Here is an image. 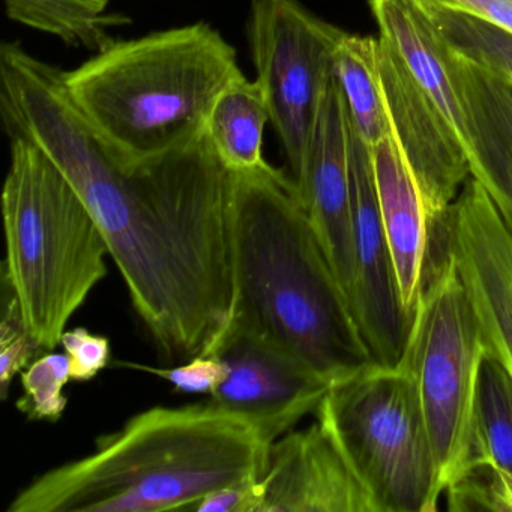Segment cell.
Here are the masks:
<instances>
[{"mask_svg":"<svg viewBox=\"0 0 512 512\" xmlns=\"http://www.w3.org/2000/svg\"><path fill=\"white\" fill-rule=\"evenodd\" d=\"M35 143L94 215L161 358L215 355L235 310L236 173L206 130L121 166L67 109L43 122Z\"/></svg>","mask_w":512,"mask_h":512,"instance_id":"cell-1","label":"cell"},{"mask_svg":"<svg viewBox=\"0 0 512 512\" xmlns=\"http://www.w3.org/2000/svg\"><path fill=\"white\" fill-rule=\"evenodd\" d=\"M235 173L236 299L226 334L248 335L329 385L379 365L292 176L271 164Z\"/></svg>","mask_w":512,"mask_h":512,"instance_id":"cell-2","label":"cell"},{"mask_svg":"<svg viewBox=\"0 0 512 512\" xmlns=\"http://www.w3.org/2000/svg\"><path fill=\"white\" fill-rule=\"evenodd\" d=\"M269 446L256 422L212 401L152 407L92 454L35 478L8 512L193 511L214 491L259 479Z\"/></svg>","mask_w":512,"mask_h":512,"instance_id":"cell-3","label":"cell"},{"mask_svg":"<svg viewBox=\"0 0 512 512\" xmlns=\"http://www.w3.org/2000/svg\"><path fill=\"white\" fill-rule=\"evenodd\" d=\"M242 74L235 47L200 22L115 40L64 80L104 148L131 166L200 136L221 92Z\"/></svg>","mask_w":512,"mask_h":512,"instance_id":"cell-4","label":"cell"},{"mask_svg":"<svg viewBox=\"0 0 512 512\" xmlns=\"http://www.w3.org/2000/svg\"><path fill=\"white\" fill-rule=\"evenodd\" d=\"M2 193L4 275L43 352L61 344L68 322L107 275L109 245L64 173L34 143L10 136Z\"/></svg>","mask_w":512,"mask_h":512,"instance_id":"cell-5","label":"cell"},{"mask_svg":"<svg viewBox=\"0 0 512 512\" xmlns=\"http://www.w3.org/2000/svg\"><path fill=\"white\" fill-rule=\"evenodd\" d=\"M377 512H433L442 496L436 457L412 377L374 365L334 383L316 410Z\"/></svg>","mask_w":512,"mask_h":512,"instance_id":"cell-6","label":"cell"},{"mask_svg":"<svg viewBox=\"0 0 512 512\" xmlns=\"http://www.w3.org/2000/svg\"><path fill=\"white\" fill-rule=\"evenodd\" d=\"M485 353L478 317L443 247L431 266L398 364L418 389L442 493L475 458L476 386Z\"/></svg>","mask_w":512,"mask_h":512,"instance_id":"cell-7","label":"cell"},{"mask_svg":"<svg viewBox=\"0 0 512 512\" xmlns=\"http://www.w3.org/2000/svg\"><path fill=\"white\" fill-rule=\"evenodd\" d=\"M344 31L299 0H251L248 46L271 124L295 181L301 175Z\"/></svg>","mask_w":512,"mask_h":512,"instance_id":"cell-8","label":"cell"},{"mask_svg":"<svg viewBox=\"0 0 512 512\" xmlns=\"http://www.w3.org/2000/svg\"><path fill=\"white\" fill-rule=\"evenodd\" d=\"M349 125L355 280L350 307L359 331L382 367H397L406 347L412 317L398 289L391 248L380 215L371 146Z\"/></svg>","mask_w":512,"mask_h":512,"instance_id":"cell-9","label":"cell"},{"mask_svg":"<svg viewBox=\"0 0 512 512\" xmlns=\"http://www.w3.org/2000/svg\"><path fill=\"white\" fill-rule=\"evenodd\" d=\"M392 136L415 178L434 235L470 178L466 142L391 44L377 50Z\"/></svg>","mask_w":512,"mask_h":512,"instance_id":"cell-10","label":"cell"},{"mask_svg":"<svg viewBox=\"0 0 512 512\" xmlns=\"http://www.w3.org/2000/svg\"><path fill=\"white\" fill-rule=\"evenodd\" d=\"M442 244L457 266L487 352L512 374V235L473 176L446 215Z\"/></svg>","mask_w":512,"mask_h":512,"instance_id":"cell-11","label":"cell"},{"mask_svg":"<svg viewBox=\"0 0 512 512\" xmlns=\"http://www.w3.org/2000/svg\"><path fill=\"white\" fill-rule=\"evenodd\" d=\"M250 512H377L322 422L292 430L268 448Z\"/></svg>","mask_w":512,"mask_h":512,"instance_id":"cell-12","label":"cell"},{"mask_svg":"<svg viewBox=\"0 0 512 512\" xmlns=\"http://www.w3.org/2000/svg\"><path fill=\"white\" fill-rule=\"evenodd\" d=\"M215 356L223 359L227 376L212 403L256 422L271 445L316 412L331 388L298 362L239 332H227Z\"/></svg>","mask_w":512,"mask_h":512,"instance_id":"cell-13","label":"cell"},{"mask_svg":"<svg viewBox=\"0 0 512 512\" xmlns=\"http://www.w3.org/2000/svg\"><path fill=\"white\" fill-rule=\"evenodd\" d=\"M293 182L350 302L355 280V248L349 125L346 103L335 79L320 107L301 175Z\"/></svg>","mask_w":512,"mask_h":512,"instance_id":"cell-14","label":"cell"},{"mask_svg":"<svg viewBox=\"0 0 512 512\" xmlns=\"http://www.w3.org/2000/svg\"><path fill=\"white\" fill-rule=\"evenodd\" d=\"M446 52L460 101L470 176L482 185L512 235V83Z\"/></svg>","mask_w":512,"mask_h":512,"instance_id":"cell-15","label":"cell"},{"mask_svg":"<svg viewBox=\"0 0 512 512\" xmlns=\"http://www.w3.org/2000/svg\"><path fill=\"white\" fill-rule=\"evenodd\" d=\"M377 199L401 301L415 313L434 262V232L415 178L394 136L371 146Z\"/></svg>","mask_w":512,"mask_h":512,"instance_id":"cell-16","label":"cell"},{"mask_svg":"<svg viewBox=\"0 0 512 512\" xmlns=\"http://www.w3.org/2000/svg\"><path fill=\"white\" fill-rule=\"evenodd\" d=\"M379 38L394 47L419 85L464 137L460 101L449 74L448 52L413 0H370Z\"/></svg>","mask_w":512,"mask_h":512,"instance_id":"cell-17","label":"cell"},{"mask_svg":"<svg viewBox=\"0 0 512 512\" xmlns=\"http://www.w3.org/2000/svg\"><path fill=\"white\" fill-rule=\"evenodd\" d=\"M271 122L259 83L242 74L215 101L206 133L221 161L233 172L268 166L263 158V134Z\"/></svg>","mask_w":512,"mask_h":512,"instance_id":"cell-18","label":"cell"},{"mask_svg":"<svg viewBox=\"0 0 512 512\" xmlns=\"http://www.w3.org/2000/svg\"><path fill=\"white\" fill-rule=\"evenodd\" d=\"M377 50L376 38L344 32L334 55V79L346 103L347 115L370 146L392 134L380 85Z\"/></svg>","mask_w":512,"mask_h":512,"instance_id":"cell-19","label":"cell"},{"mask_svg":"<svg viewBox=\"0 0 512 512\" xmlns=\"http://www.w3.org/2000/svg\"><path fill=\"white\" fill-rule=\"evenodd\" d=\"M4 5L13 22L92 52L115 41L110 29L130 23L119 14H107L110 0H4Z\"/></svg>","mask_w":512,"mask_h":512,"instance_id":"cell-20","label":"cell"},{"mask_svg":"<svg viewBox=\"0 0 512 512\" xmlns=\"http://www.w3.org/2000/svg\"><path fill=\"white\" fill-rule=\"evenodd\" d=\"M446 49L512 83V32L454 8L413 0Z\"/></svg>","mask_w":512,"mask_h":512,"instance_id":"cell-21","label":"cell"},{"mask_svg":"<svg viewBox=\"0 0 512 512\" xmlns=\"http://www.w3.org/2000/svg\"><path fill=\"white\" fill-rule=\"evenodd\" d=\"M475 458L512 473V374L488 352L476 386Z\"/></svg>","mask_w":512,"mask_h":512,"instance_id":"cell-22","label":"cell"},{"mask_svg":"<svg viewBox=\"0 0 512 512\" xmlns=\"http://www.w3.org/2000/svg\"><path fill=\"white\" fill-rule=\"evenodd\" d=\"M445 493L449 511L512 512V473L487 458H473Z\"/></svg>","mask_w":512,"mask_h":512,"instance_id":"cell-23","label":"cell"},{"mask_svg":"<svg viewBox=\"0 0 512 512\" xmlns=\"http://www.w3.org/2000/svg\"><path fill=\"white\" fill-rule=\"evenodd\" d=\"M23 397L17 401L20 412L32 421L56 422L67 409L64 388L71 380L67 353H46L20 373Z\"/></svg>","mask_w":512,"mask_h":512,"instance_id":"cell-24","label":"cell"},{"mask_svg":"<svg viewBox=\"0 0 512 512\" xmlns=\"http://www.w3.org/2000/svg\"><path fill=\"white\" fill-rule=\"evenodd\" d=\"M4 313L0 323V397L7 400L14 377L32 364L38 352H43L26 326L17 296L5 278Z\"/></svg>","mask_w":512,"mask_h":512,"instance_id":"cell-25","label":"cell"},{"mask_svg":"<svg viewBox=\"0 0 512 512\" xmlns=\"http://www.w3.org/2000/svg\"><path fill=\"white\" fill-rule=\"evenodd\" d=\"M116 365L161 377L172 383L175 391L184 394L212 395L227 376L226 364L220 356L215 355L196 356L175 368H157L137 362H116Z\"/></svg>","mask_w":512,"mask_h":512,"instance_id":"cell-26","label":"cell"},{"mask_svg":"<svg viewBox=\"0 0 512 512\" xmlns=\"http://www.w3.org/2000/svg\"><path fill=\"white\" fill-rule=\"evenodd\" d=\"M61 344L70 358L74 382H89L109 365L110 341L103 335L92 334L86 328H74L64 332Z\"/></svg>","mask_w":512,"mask_h":512,"instance_id":"cell-27","label":"cell"},{"mask_svg":"<svg viewBox=\"0 0 512 512\" xmlns=\"http://www.w3.org/2000/svg\"><path fill=\"white\" fill-rule=\"evenodd\" d=\"M454 8L512 32V0H416Z\"/></svg>","mask_w":512,"mask_h":512,"instance_id":"cell-28","label":"cell"},{"mask_svg":"<svg viewBox=\"0 0 512 512\" xmlns=\"http://www.w3.org/2000/svg\"><path fill=\"white\" fill-rule=\"evenodd\" d=\"M257 479L239 482L221 488L200 500L193 511L196 512H250L253 505L254 484Z\"/></svg>","mask_w":512,"mask_h":512,"instance_id":"cell-29","label":"cell"}]
</instances>
